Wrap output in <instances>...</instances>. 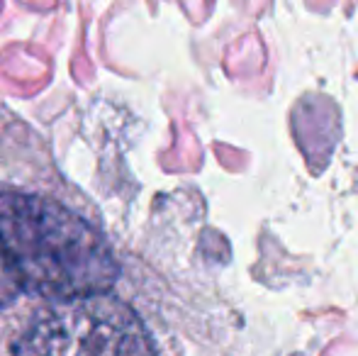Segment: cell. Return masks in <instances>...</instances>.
<instances>
[{"label":"cell","mask_w":358,"mask_h":356,"mask_svg":"<svg viewBox=\"0 0 358 356\" xmlns=\"http://www.w3.org/2000/svg\"><path fill=\"white\" fill-rule=\"evenodd\" d=\"M0 247L22 293L52 303L103 295L120 276L108 239L47 195L0 193Z\"/></svg>","instance_id":"6da1fadb"},{"label":"cell","mask_w":358,"mask_h":356,"mask_svg":"<svg viewBox=\"0 0 358 356\" xmlns=\"http://www.w3.org/2000/svg\"><path fill=\"white\" fill-rule=\"evenodd\" d=\"M15 356H156L142 318L110 293L49 303L13 344Z\"/></svg>","instance_id":"7a4b0ae2"},{"label":"cell","mask_w":358,"mask_h":356,"mask_svg":"<svg viewBox=\"0 0 358 356\" xmlns=\"http://www.w3.org/2000/svg\"><path fill=\"white\" fill-rule=\"evenodd\" d=\"M20 293H22V288H20L17 278H15V271L10 266L8 257H5L3 247H0V308L15 303Z\"/></svg>","instance_id":"3957f363"}]
</instances>
